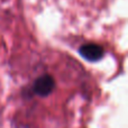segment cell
I'll list each match as a JSON object with an SVG mask.
<instances>
[{
	"mask_svg": "<svg viewBox=\"0 0 128 128\" xmlns=\"http://www.w3.org/2000/svg\"><path fill=\"white\" fill-rule=\"evenodd\" d=\"M55 88L56 82L54 76L48 73H44L34 80V83L32 86V91L34 94L38 96V97L46 98L51 93H53Z\"/></svg>",
	"mask_w": 128,
	"mask_h": 128,
	"instance_id": "cell-1",
	"label": "cell"
},
{
	"mask_svg": "<svg viewBox=\"0 0 128 128\" xmlns=\"http://www.w3.org/2000/svg\"><path fill=\"white\" fill-rule=\"evenodd\" d=\"M78 53L83 60L90 63H97L104 58V48L97 43H86L78 50Z\"/></svg>",
	"mask_w": 128,
	"mask_h": 128,
	"instance_id": "cell-2",
	"label": "cell"
},
{
	"mask_svg": "<svg viewBox=\"0 0 128 128\" xmlns=\"http://www.w3.org/2000/svg\"><path fill=\"white\" fill-rule=\"evenodd\" d=\"M16 128H28V127H27L26 125H19V126H17Z\"/></svg>",
	"mask_w": 128,
	"mask_h": 128,
	"instance_id": "cell-3",
	"label": "cell"
}]
</instances>
